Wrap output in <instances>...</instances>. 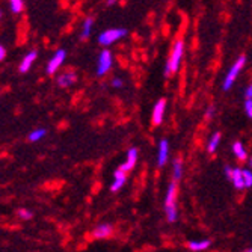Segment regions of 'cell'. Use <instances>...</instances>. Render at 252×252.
<instances>
[{"mask_svg": "<svg viewBox=\"0 0 252 252\" xmlns=\"http://www.w3.org/2000/svg\"><path fill=\"white\" fill-rule=\"evenodd\" d=\"M9 8L14 14H20L25 9V2L23 0H9Z\"/></svg>", "mask_w": 252, "mask_h": 252, "instance_id": "d6986e66", "label": "cell"}, {"mask_svg": "<svg viewBox=\"0 0 252 252\" xmlns=\"http://www.w3.org/2000/svg\"><path fill=\"white\" fill-rule=\"evenodd\" d=\"M175 199H177V185L175 181H172L169 188H168V193H166V201H165V209H166V216H168V220L169 222H175L177 219V204H175Z\"/></svg>", "mask_w": 252, "mask_h": 252, "instance_id": "7a4b0ae2", "label": "cell"}, {"mask_svg": "<svg viewBox=\"0 0 252 252\" xmlns=\"http://www.w3.org/2000/svg\"><path fill=\"white\" fill-rule=\"evenodd\" d=\"M36 56H38L36 52H29L25 58H23V62H21V65H20V73H23V74L28 73V71L31 70L32 63L35 62Z\"/></svg>", "mask_w": 252, "mask_h": 252, "instance_id": "30bf717a", "label": "cell"}, {"mask_svg": "<svg viewBox=\"0 0 252 252\" xmlns=\"http://www.w3.org/2000/svg\"><path fill=\"white\" fill-rule=\"evenodd\" d=\"M225 175H226L228 178H231V175H233V169H231L230 166H225Z\"/></svg>", "mask_w": 252, "mask_h": 252, "instance_id": "f1b7e54d", "label": "cell"}, {"mask_svg": "<svg viewBox=\"0 0 252 252\" xmlns=\"http://www.w3.org/2000/svg\"><path fill=\"white\" fill-rule=\"evenodd\" d=\"M183 175V165H181V160H175L174 162V181L177 183Z\"/></svg>", "mask_w": 252, "mask_h": 252, "instance_id": "44dd1931", "label": "cell"}, {"mask_svg": "<svg viewBox=\"0 0 252 252\" xmlns=\"http://www.w3.org/2000/svg\"><path fill=\"white\" fill-rule=\"evenodd\" d=\"M248 251H249V252H252V248H251V249H248Z\"/></svg>", "mask_w": 252, "mask_h": 252, "instance_id": "1f68e13d", "label": "cell"}, {"mask_svg": "<svg viewBox=\"0 0 252 252\" xmlns=\"http://www.w3.org/2000/svg\"><path fill=\"white\" fill-rule=\"evenodd\" d=\"M210 246V240H198V242H189V248L193 251H202Z\"/></svg>", "mask_w": 252, "mask_h": 252, "instance_id": "e0dca14e", "label": "cell"}, {"mask_svg": "<svg viewBox=\"0 0 252 252\" xmlns=\"http://www.w3.org/2000/svg\"><path fill=\"white\" fill-rule=\"evenodd\" d=\"M249 163H251V166H252V158H251V162H249Z\"/></svg>", "mask_w": 252, "mask_h": 252, "instance_id": "4dcf8cb0", "label": "cell"}, {"mask_svg": "<svg viewBox=\"0 0 252 252\" xmlns=\"http://www.w3.org/2000/svg\"><path fill=\"white\" fill-rule=\"evenodd\" d=\"M5 58H6V50H5L3 45H0V62H2Z\"/></svg>", "mask_w": 252, "mask_h": 252, "instance_id": "4316f807", "label": "cell"}, {"mask_svg": "<svg viewBox=\"0 0 252 252\" xmlns=\"http://www.w3.org/2000/svg\"><path fill=\"white\" fill-rule=\"evenodd\" d=\"M245 62H246V58L245 56H240L237 61H236V63L230 68V71H228V74H226V77H225V80H223V91H228L231 86H233V83H234V80L237 79V76H239V73H240V70L243 68V65H245Z\"/></svg>", "mask_w": 252, "mask_h": 252, "instance_id": "3957f363", "label": "cell"}, {"mask_svg": "<svg viewBox=\"0 0 252 252\" xmlns=\"http://www.w3.org/2000/svg\"><path fill=\"white\" fill-rule=\"evenodd\" d=\"M76 74L74 73H65V74H62V76H59V79H58V85L59 86H62V88H66V86H71L74 82H76Z\"/></svg>", "mask_w": 252, "mask_h": 252, "instance_id": "7c38bea8", "label": "cell"}, {"mask_svg": "<svg viewBox=\"0 0 252 252\" xmlns=\"http://www.w3.org/2000/svg\"><path fill=\"white\" fill-rule=\"evenodd\" d=\"M110 233H112V226L107 225V223L98 225V226L95 228V230H94V236H95L97 239H104V237L110 236Z\"/></svg>", "mask_w": 252, "mask_h": 252, "instance_id": "5bb4252c", "label": "cell"}, {"mask_svg": "<svg viewBox=\"0 0 252 252\" xmlns=\"http://www.w3.org/2000/svg\"><path fill=\"white\" fill-rule=\"evenodd\" d=\"M245 97H246V98H252V85H251V86H248L246 93H245Z\"/></svg>", "mask_w": 252, "mask_h": 252, "instance_id": "83f0119b", "label": "cell"}, {"mask_svg": "<svg viewBox=\"0 0 252 252\" xmlns=\"http://www.w3.org/2000/svg\"><path fill=\"white\" fill-rule=\"evenodd\" d=\"M136 160H137V148H131L128 153H127V162L124 165L120 166V169H123L124 172L127 171H131L136 165Z\"/></svg>", "mask_w": 252, "mask_h": 252, "instance_id": "9c48e42d", "label": "cell"}, {"mask_svg": "<svg viewBox=\"0 0 252 252\" xmlns=\"http://www.w3.org/2000/svg\"><path fill=\"white\" fill-rule=\"evenodd\" d=\"M0 17H2V12H0Z\"/></svg>", "mask_w": 252, "mask_h": 252, "instance_id": "d6a6232c", "label": "cell"}, {"mask_svg": "<svg viewBox=\"0 0 252 252\" xmlns=\"http://www.w3.org/2000/svg\"><path fill=\"white\" fill-rule=\"evenodd\" d=\"M165 109H166V100L165 98H160L154 109H153V124L154 126H160L163 121V115H165Z\"/></svg>", "mask_w": 252, "mask_h": 252, "instance_id": "8992f818", "label": "cell"}, {"mask_svg": "<svg viewBox=\"0 0 252 252\" xmlns=\"http://www.w3.org/2000/svg\"><path fill=\"white\" fill-rule=\"evenodd\" d=\"M245 109H246L248 117L252 118V98H246V101H245Z\"/></svg>", "mask_w": 252, "mask_h": 252, "instance_id": "cb8c5ba5", "label": "cell"}, {"mask_svg": "<svg viewBox=\"0 0 252 252\" xmlns=\"http://www.w3.org/2000/svg\"><path fill=\"white\" fill-rule=\"evenodd\" d=\"M126 35H127V29H109L98 36V42L104 45V47H107V45L124 38Z\"/></svg>", "mask_w": 252, "mask_h": 252, "instance_id": "277c9868", "label": "cell"}, {"mask_svg": "<svg viewBox=\"0 0 252 252\" xmlns=\"http://www.w3.org/2000/svg\"><path fill=\"white\" fill-rule=\"evenodd\" d=\"M231 180L234 183L236 189L242 190L245 186V180H243V174H242V169H233V175H231Z\"/></svg>", "mask_w": 252, "mask_h": 252, "instance_id": "4fadbf2b", "label": "cell"}, {"mask_svg": "<svg viewBox=\"0 0 252 252\" xmlns=\"http://www.w3.org/2000/svg\"><path fill=\"white\" fill-rule=\"evenodd\" d=\"M112 66V53L109 50H103L98 58V66H97V74L104 76Z\"/></svg>", "mask_w": 252, "mask_h": 252, "instance_id": "5b68a950", "label": "cell"}, {"mask_svg": "<svg viewBox=\"0 0 252 252\" xmlns=\"http://www.w3.org/2000/svg\"><path fill=\"white\" fill-rule=\"evenodd\" d=\"M219 142H220V133H215V134L212 136L210 142H209L207 151H209V153H215V151H216V148L219 147Z\"/></svg>", "mask_w": 252, "mask_h": 252, "instance_id": "ac0fdd59", "label": "cell"}, {"mask_svg": "<svg viewBox=\"0 0 252 252\" xmlns=\"http://www.w3.org/2000/svg\"><path fill=\"white\" fill-rule=\"evenodd\" d=\"M47 134V130L45 128H38V130H33L31 134H29V141L31 142H38V141H41L42 137Z\"/></svg>", "mask_w": 252, "mask_h": 252, "instance_id": "2e32d148", "label": "cell"}, {"mask_svg": "<svg viewBox=\"0 0 252 252\" xmlns=\"http://www.w3.org/2000/svg\"><path fill=\"white\" fill-rule=\"evenodd\" d=\"M168 154H169V142L168 139H162L158 147V162H157L160 168L168 162Z\"/></svg>", "mask_w": 252, "mask_h": 252, "instance_id": "ba28073f", "label": "cell"}, {"mask_svg": "<svg viewBox=\"0 0 252 252\" xmlns=\"http://www.w3.org/2000/svg\"><path fill=\"white\" fill-rule=\"evenodd\" d=\"M18 216L21 218V219H25V220H29V219H32V212H29V210H18Z\"/></svg>", "mask_w": 252, "mask_h": 252, "instance_id": "603a6c76", "label": "cell"}, {"mask_svg": "<svg viewBox=\"0 0 252 252\" xmlns=\"http://www.w3.org/2000/svg\"><path fill=\"white\" fill-rule=\"evenodd\" d=\"M94 25V18L93 17H88L83 21V31H82V38H88L91 35V29H93Z\"/></svg>", "mask_w": 252, "mask_h": 252, "instance_id": "9a60e30c", "label": "cell"}, {"mask_svg": "<svg viewBox=\"0 0 252 252\" xmlns=\"http://www.w3.org/2000/svg\"><path fill=\"white\" fill-rule=\"evenodd\" d=\"M233 151H234V154L237 156V158H240V160H245V158H246V151H245L242 142H234Z\"/></svg>", "mask_w": 252, "mask_h": 252, "instance_id": "ffe728a7", "label": "cell"}, {"mask_svg": "<svg viewBox=\"0 0 252 252\" xmlns=\"http://www.w3.org/2000/svg\"><path fill=\"white\" fill-rule=\"evenodd\" d=\"M213 113H215V107L210 106V107L207 109V113H205V118H207V120H212V118H213Z\"/></svg>", "mask_w": 252, "mask_h": 252, "instance_id": "d4e9b609", "label": "cell"}, {"mask_svg": "<svg viewBox=\"0 0 252 252\" xmlns=\"http://www.w3.org/2000/svg\"><path fill=\"white\" fill-rule=\"evenodd\" d=\"M65 56H66L65 50H58L56 52V55L50 59V62L47 63V68H45V70H47V74H55L59 70V66L65 61Z\"/></svg>", "mask_w": 252, "mask_h": 252, "instance_id": "52a82bcc", "label": "cell"}, {"mask_svg": "<svg viewBox=\"0 0 252 252\" xmlns=\"http://www.w3.org/2000/svg\"><path fill=\"white\" fill-rule=\"evenodd\" d=\"M124 183H126V172H124L123 169H117V171H115V181L112 183L110 190H112V192L120 190V189L124 186Z\"/></svg>", "mask_w": 252, "mask_h": 252, "instance_id": "8fae6325", "label": "cell"}, {"mask_svg": "<svg viewBox=\"0 0 252 252\" xmlns=\"http://www.w3.org/2000/svg\"><path fill=\"white\" fill-rule=\"evenodd\" d=\"M115 2H117V0H107V2H106V3H107V5L110 6V5H113V3H115Z\"/></svg>", "mask_w": 252, "mask_h": 252, "instance_id": "f546056e", "label": "cell"}, {"mask_svg": "<svg viewBox=\"0 0 252 252\" xmlns=\"http://www.w3.org/2000/svg\"><path fill=\"white\" fill-rule=\"evenodd\" d=\"M183 50H185V42H183V41H177L175 45H174L171 59H169V62L166 63V68H165V74L166 76L175 74L178 71L180 62H181V58H183Z\"/></svg>", "mask_w": 252, "mask_h": 252, "instance_id": "6da1fadb", "label": "cell"}, {"mask_svg": "<svg viewBox=\"0 0 252 252\" xmlns=\"http://www.w3.org/2000/svg\"><path fill=\"white\" fill-rule=\"evenodd\" d=\"M112 86L121 88V86H123V80H121V79H113V80H112Z\"/></svg>", "mask_w": 252, "mask_h": 252, "instance_id": "484cf974", "label": "cell"}, {"mask_svg": "<svg viewBox=\"0 0 252 252\" xmlns=\"http://www.w3.org/2000/svg\"><path fill=\"white\" fill-rule=\"evenodd\" d=\"M242 174H243V180H245V186L252 188V172L248 169H242Z\"/></svg>", "mask_w": 252, "mask_h": 252, "instance_id": "7402d4cb", "label": "cell"}]
</instances>
